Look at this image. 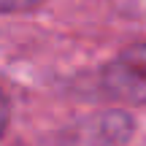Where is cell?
<instances>
[{"label": "cell", "mask_w": 146, "mask_h": 146, "mask_svg": "<svg viewBox=\"0 0 146 146\" xmlns=\"http://www.w3.org/2000/svg\"><path fill=\"white\" fill-rule=\"evenodd\" d=\"M5 125H8V103H5L3 92H0V133L5 130Z\"/></svg>", "instance_id": "3"}, {"label": "cell", "mask_w": 146, "mask_h": 146, "mask_svg": "<svg viewBox=\"0 0 146 146\" xmlns=\"http://www.w3.org/2000/svg\"><path fill=\"white\" fill-rule=\"evenodd\" d=\"M103 81L116 98L146 103V43L130 46L106 68Z\"/></svg>", "instance_id": "1"}, {"label": "cell", "mask_w": 146, "mask_h": 146, "mask_svg": "<svg viewBox=\"0 0 146 146\" xmlns=\"http://www.w3.org/2000/svg\"><path fill=\"white\" fill-rule=\"evenodd\" d=\"M41 0H0V14H11V11H27L35 8Z\"/></svg>", "instance_id": "2"}]
</instances>
